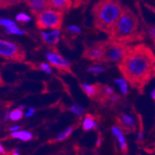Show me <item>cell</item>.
<instances>
[{
    "mask_svg": "<svg viewBox=\"0 0 155 155\" xmlns=\"http://www.w3.org/2000/svg\"><path fill=\"white\" fill-rule=\"evenodd\" d=\"M139 19L134 12L127 7H124L122 13L109 34V39L122 44L138 41L143 38L142 32H137Z\"/></svg>",
    "mask_w": 155,
    "mask_h": 155,
    "instance_id": "7a4b0ae2",
    "label": "cell"
},
{
    "mask_svg": "<svg viewBox=\"0 0 155 155\" xmlns=\"http://www.w3.org/2000/svg\"><path fill=\"white\" fill-rule=\"evenodd\" d=\"M0 56L13 61L21 62L26 59V53L19 45L0 39Z\"/></svg>",
    "mask_w": 155,
    "mask_h": 155,
    "instance_id": "8992f818",
    "label": "cell"
},
{
    "mask_svg": "<svg viewBox=\"0 0 155 155\" xmlns=\"http://www.w3.org/2000/svg\"><path fill=\"white\" fill-rule=\"evenodd\" d=\"M23 112L20 108H16L9 113V119L12 121H18L22 119Z\"/></svg>",
    "mask_w": 155,
    "mask_h": 155,
    "instance_id": "e0dca14e",
    "label": "cell"
},
{
    "mask_svg": "<svg viewBox=\"0 0 155 155\" xmlns=\"http://www.w3.org/2000/svg\"><path fill=\"white\" fill-rule=\"evenodd\" d=\"M97 127V123L95 122V119L91 114H87L85 117V120L83 124V128L84 130H91Z\"/></svg>",
    "mask_w": 155,
    "mask_h": 155,
    "instance_id": "2e32d148",
    "label": "cell"
},
{
    "mask_svg": "<svg viewBox=\"0 0 155 155\" xmlns=\"http://www.w3.org/2000/svg\"><path fill=\"white\" fill-rule=\"evenodd\" d=\"M7 34H12V35H23L25 33L23 30L20 29L19 28H17V26L12 28H6L5 30Z\"/></svg>",
    "mask_w": 155,
    "mask_h": 155,
    "instance_id": "ffe728a7",
    "label": "cell"
},
{
    "mask_svg": "<svg viewBox=\"0 0 155 155\" xmlns=\"http://www.w3.org/2000/svg\"><path fill=\"white\" fill-rule=\"evenodd\" d=\"M73 127L67 128V130H65L64 131L62 132L60 134H59L58 136H57V137H56V140H60V141H61V140H65V139H67V138L68 137L70 134H71L72 132H73Z\"/></svg>",
    "mask_w": 155,
    "mask_h": 155,
    "instance_id": "ac0fdd59",
    "label": "cell"
},
{
    "mask_svg": "<svg viewBox=\"0 0 155 155\" xmlns=\"http://www.w3.org/2000/svg\"><path fill=\"white\" fill-rule=\"evenodd\" d=\"M5 153V149L1 143H0V153Z\"/></svg>",
    "mask_w": 155,
    "mask_h": 155,
    "instance_id": "4dcf8cb0",
    "label": "cell"
},
{
    "mask_svg": "<svg viewBox=\"0 0 155 155\" xmlns=\"http://www.w3.org/2000/svg\"><path fill=\"white\" fill-rule=\"evenodd\" d=\"M104 70V68L102 67H92L91 68H89V71L92 72V73H101Z\"/></svg>",
    "mask_w": 155,
    "mask_h": 155,
    "instance_id": "484cf974",
    "label": "cell"
},
{
    "mask_svg": "<svg viewBox=\"0 0 155 155\" xmlns=\"http://www.w3.org/2000/svg\"><path fill=\"white\" fill-rule=\"evenodd\" d=\"M16 20L19 21V22H29L30 20V17H29V15H26L25 13H19L18 14V15L16 16Z\"/></svg>",
    "mask_w": 155,
    "mask_h": 155,
    "instance_id": "603a6c76",
    "label": "cell"
},
{
    "mask_svg": "<svg viewBox=\"0 0 155 155\" xmlns=\"http://www.w3.org/2000/svg\"><path fill=\"white\" fill-rule=\"evenodd\" d=\"M118 68L132 87L142 91L155 77V55L144 44L128 46Z\"/></svg>",
    "mask_w": 155,
    "mask_h": 155,
    "instance_id": "6da1fadb",
    "label": "cell"
},
{
    "mask_svg": "<svg viewBox=\"0 0 155 155\" xmlns=\"http://www.w3.org/2000/svg\"><path fill=\"white\" fill-rule=\"evenodd\" d=\"M19 128H20V127H19V125H16V126H13L12 127L9 128V130H10L11 132H14L16 131V130H19Z\"/></svg>",
    "mask_w": 155,
    "mask_h": 155,
    "instance_id": "f546056e",
    "label": "cell"
},
{
    "mask_svg": "<svg viewBox=\"0 0 155 155\" xmlns=\"http://www.w3.org/2000/svg\"><path fill=\"white\" fill-rule=\"evenodd\" d=\"M28 0H21V2H26Z\"/></svg>",
    "mask_w": 155,
    "mask_h": 155,
    "instance_id": "e575fe53",
    "label": "cell"
},
{
    "mask_svg": "<svg viewBox=\"0 0 155 155\" xmlns=\"http://www.w3.org/2000/svg\"><path fill=\"white\" fill-rule=\"evenodd\" d=\"M118 125L124 131L133 132L136 130V123L135 120L130 115L126 114H120L116 117Z\"/></svg>",
    "mask_w": 155,
    "mask_h": 155,
    "instance_id": "9c48e42d",
    "label": "cell"
},
{
    "mask_svg": "<svg viewBox=\"0 0 155 155\" xmlns=\"http://www.w3.org/2000/svg\"><path fill=\"white\" fill-rule=\"evenodd\" d=\"M149 35L155 43V26H152L149 29Z\"/></svg>",
    "mask_w": 155,
    "mask_h": 155,
    "instance_id": "83f0119b",
    "label": "cell"
},
{
    "mask_svg": "<svg viewBox=\"0 0 155 155\" xmlns=\"http://www.w3.org/2000/svg\"><path fill=\"white\" fill-rule=\"evenodd\" d=\"M104 55L101 62H118L119 63L126 53L127 46L118 42L107 40L102 41Z\"/></svg>",
    "mask_w": 155,
    "mask_h": 155,
    "instance_id": "5b68a950",
    "label": "cell"
},
{
    "mask_svg": "<svg viewBox=\"0 0 155 155\" xmlns=\"http://www.w3.org/2000/svg\"><path fill=\"white\" fill-rule=\"evenodd\" d=\"M34 113H35V110L33 109V108H29V110L26 112V114H25V115H26V117H31L32 114H34Z\"/></svg>",
    "mask_w": 155,
    "mask_h": 155,
    "instance_id": "f1b7e54d",
    "label": "cell"
},
{
    "mask_svg": "<svg viewBox=\"0 0 155 155\" xmlns=\"http://www.w3.org/2000/svg\"><path fill=\"white\" fill-rule=\"evenodd\" d=\"M39 68L41 69L43 71L46 72L47 73H51V69H50V65L47 64V63H43L39 65Z\"/></svg>",
    "mask_w": 155,
    "mask_h": 155,
    "instance_id": "d4e9b609",
    "label": "cell"
},
{
    "mask_svg": "<svg viewBox=\"0 0 155 155\" xmlns=\"http://www.w3.org/2000/svg\"><path fill=\"white\" fill-rule=\"evenodd\" d=\"M101 143H102V140H101V138H98V140H97V143H97V146L100 147V146H101Z\"/></svg>",
    "mask_w": 155,
    "mask_h": 155,
    "instance_id": "1f68e13d",
    "label": "cell"
},
{
    "mask_svg": "<svg viewBox=\"0 0 155 155\" xmlns=\"http://www.w3.org/2000/svg\"><path fill=\"white\" fill-rule=\"evenodd\" d=\"M63 14L56 9H46L36 17V26L40 29H60L63 25Z\"/></svg>",
    "mask_w": 155,
    "mask_h": 155,
    "instance_id": "277c9868",
    "label": "cell"
},
{
    "mask_svg": "<svg viewBox=\"0 0 155 155\" xmlns=\"http://www.w3.org/2000/svg\"><path fill=\"white\" fill-rule=\"evenodd\" d=\"M151 97H152V98H153V101H155V90L151 93Z\"/></svg>",
    "mask_w": 155,
    "mask_h": 155,
    "instance_id": "d6a6232c",
    "label": "cell"
},
{
    "mask_svg": "<svg viewBox=\"0 0 155 155\" xmlns=\"http://www.w3.org/2000/svg\"><path fill=\"white\" fill-rule=\"evenodd\" d=\"M112 133L114 135V137L117 139V141L119 142L121 150H123L124 152H126L127 150V144L123 131L117 126H114L112 127Z\"/></svg>",
    "mask_w": 155,
    "mask_h": 155,
    "instance_id": "5bb4252c",
    "label": "cell"
},
{
    "mask_svg": "<svg viewBox=\"0 0 155 155\" xmlns=\"http://www.w3.org/2000/svg\"><path fill=\"white\" fill-rule=\"evenodd\" d=\"M69 30L71 32H73V33H80V29L79 27L76 26H69L68 28Z\"/></svg>",
    "mask_w": 155,
    "mask_h": 155,
    "instance_id": "4316f807",
    "label": "cell"
},
{
    "mask_svg": "<svg viewBox=\"0 0 155 155\" xmlns=\"http://www.w3.org/2000/svg\"><path fill=\"white\" fill-rule=\"evenodd\" d=\"M12 155H20V154H19V152H17V151H14L13 153H12Z\"/></svg>",
    "mask_w": 155,
    "mask_h": 155,
    "instance_id": "836d02e7",
    "label": "cell"
},
{
    "mask_svg": "<svg viewBox=\"0 0 155 155\" xmlns=\"http://www.w3.org/2000/svg\"><path fill=\"white\" fill-rule=\"evenodd\" d=\"M50 9H56L62 12L70 11L73 5V0H48Z\"/></svg>",
    "mask_w": 155,
    "mask_h": 155,
    "instance_id": "8fae6325",
    "label": "cell"
},
{
    "mask_svg": "<svg viewBox=\"0 0 155 155\" xmlns=\"http://www.w3.org/2000/svg\"><path fill=\"white\" fill-rule=\"evenodd\" d=\"M104 55V46L102 41L97 42L90 46H87L83 53V57L89 60L101 62Z\"/></svg>",
    "mask_w": 155,
    "mask_h": 155,
    "instance_id": "ba28073f",
    "label": "cell"
},
{
    "mask_svg": "<svg viewBox=\"0 0 155 155\" xmlns=\"http://www.w3.org/2000/svg\"><path fill=\"white\" fill-rule=\"evenodd\" d=\"M21 2V0H0V7H9Z\"/></svg>",
    "mask_w": 155,
    "mask_h": 155,
    "instance_id": "7402d4cb",
    "label": "cell"
},
{
    "mask_svg": "<svg viewBox=\"0 0 155 155\" xmlns=\"http://www.w3.org/2000/svg\"><path fill=\"white\" fill-rule=\"evenodd\" d=\"M41 36L44 43L50 45H55L60 40V32L59 29H53L49 32H41Z\"/></svg>",
    "mask_w": 155,
    "mask_h": 155,
    "instance_id": "4fadbf2b",
    "label": "cell"
},
{
    "mask_svg": "<svg viewBox=\"0 0 155 155\" xmlns=\"http://www.w3.org/2000/svg\"><path fill=\"white\" fill-rule=\"evenodd\" d=\"M116 83L119 85L120 89L124 95L127 94V84L124 79H117V80H116Z\"/></svg>",
    "mask_w": 155,
    "mask_h": 155,
    "instance_id": "44dd1931",
    "label": "cell"
},
{
    "mask_svg": "<svg viewBox=\"0 0 155 155\" xmlns=\"http://www.w3.org/2000/svg\"><path fill=\"white\" fill-rule=\"evenodd\" d=\"M26 3L29 5L31 13L36 17L45 10L50 9L48 0H28Z\"/></svg>",
    "mask_w": 155,
    "mask_h": 155,
    "instance_id": "30bf717a",
    "label": "cell"
},
{
    "mask_svg": "<svg viewBox=\"0 0 155 155\" xmlns=\"http://www.w3.org/2000/svg\"><path fill=\"white\" fill-rule=\"evenodd\" d=\"M0 25L5 28H12L16 26L15 22L9 19H0Z\"/></svg>",
    "mask_w": 155,
    "mask_h": 155,
    "instance_id": "d6986e66",
    "label": "cell"
},
{
    "mask_svg": "<svg viewBox=\"0 0 155 155\" xmlns=\"http://www.w3.org/2000/svg\"><path fill=\"white\" fill-rule=\"evenodd\" d=\"M46 58H47V60L49 61L50 64L54 67L55 68L58 69L60 71H64L66 73L73 74L70 63L59 53L54 51L49 52V53H46Z\"/></svg>",
    "mask_w": 155,
    "mask_h": 155,
    "instance_id": "52a82bcc",
    "label": "cell"
},
{
    "mask_svg": "<svg viewBox=\"0 0 155 155\" xmlns=\"http://www.w3.org/2000/svg\"><path fill=\"white\" fill-rule=\"evenodd\" d=\"M70 110H71V111H73L74 114H77V115H82L83 113H84V110L80 106H78V105L73 106V107H71Z\"/></svg>",
    "mask_w": 155,
    "mask_h": 155,
    "instance_id": "cb8c5ba5",
    "label": "cell"
},
{
    "mask_svg": "<svg viewBox=\"0 0 155 155\" xmlns=\"http://www.w3.org/2000/svg\"><path fill=\"white\" fill-rule=\"evenodd\" d=\"M123 9L119 0H100L92 9L94 26L109 35Z\"/></svg>",
    "mask_w": 155,
    "mask_h": 155,
    "instance_id": "3957f363",
    "label": "cell"
},
{
    "mask_svg": "<svg viewBox=\"0 0 155 155\" xmlns=\"http://www.w3.org/2000/svg\"><path fill=\"white\" fill-rule=\"evenodd\" d=\"M11 137L15 139H19L22 141H28L32 138V134L31 132L26 131V130H16V131L12 132Z\"/></svg>",
    "mask_w": 155,
    "mask_h": 155,
    "instance_id": "9a60e30c",
    "label": "cell"
},
{
    "mask_svg": "<svg viewBox=\"0 0 155 155\" xmlns=\"http://www.w3.org/2000/svg\"><path fill=\"white\" fill-rule=\"evenodd\" d=\"M84 93L88 96L91 99H97L99 98L100 95L102 91L103 86L101 84H96L94 85H88V84H82L81 85Z\"/></svg>",
    "mask_w": 155,
    "mask_h": 155,
    "instance_id": "7c38bea8",
    "label": "cell"
}]
</instances>
